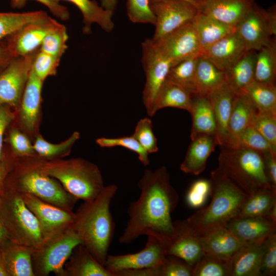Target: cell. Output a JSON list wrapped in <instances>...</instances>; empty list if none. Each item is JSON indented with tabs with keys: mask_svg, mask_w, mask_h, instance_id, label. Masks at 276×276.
I'll use <instances>...</instances> for the list:
<instances>
[{
	"mask_svg": "<svg viewBox=\"0 0 276 276\" xmlns=\"http://www.w3.org/2000/svg\"><path fill=\"white\" fill-rule=\"evenodd\" d=\"M151 39L157 50L173 65L201 54L193 20L162 37Z\"/></svg>",
	"mask_w": 276,
	"mask_h": 276,
	"instance_id": "cell-11",
	"label": "cell"
},
{
	"mask_svg": "<svg viewBox=\"0 0 276 276\" xmlns=\"http://www.w3.org/2000/svg\"><path fill=\"white\" fill-rule=\"evenodd\" d=\"M160 1V0H149L150 4L156 3V2H159ZM187 1L191 2L193 4L192 0H187Z\"/></svg>",
	"mask_w": 276,
	"mask_h": 276,
	"instance_id": "cell-63",
	"label": "cell"
},
{
	"mask_svg": "<svg viewBox=\"0 0 276 276\" xmlns=\"http://www.w3.org/2000/svg\"><path fill=\"white\" fill-rule=\"evenodd\" d=\"M43 82L31 70L21 99V122L30 132L34 130L38 121Z\"/></svg>",
	"mask_w": 276,
	"mask_h": 276,
	"instance_id": "cell-27",
	"label": "cell"
},
{
	"mask_svg": "<svg viewBox=\"0 0 276 276\" xmlns=\"http://www.w3.org/2000/svg\"><path fill=\"white\" fill-rule=\"evenodd\" d=\"M158 267L125 270L116 273V276H158Z\"/></svg>",
	"mask_w": 276,
	"mask_h": 276,
	"instance_id": "cell-57",
	"label": "cell"
},
{
	"mask_svg": "<svg viewBox=\"0 0 276 276\" xmlns=\"http://www.w3.org/2000/svg\"><path fill=\"white\" fill-rule=\"evenodd\" d=\"M132 136L148 153L158 151L157 139L153 131V125L151 119L145 117L137 123Z\"/></svg>",
	"mask_w": 276,
	"mask_h": 276,
	"instance_id": "cell-46",
	"label": "cell"
},
{
	"mask_svg": "<svg viewBox=\"0 0 276 276\" xmlns=\"http://www.w3.org/2000/svg\"><path fill=\"white\" fill-rule=\"evenodd\" d=\"M198 57L183 60L172 65L166 78L186 89L194 96L199 95L195 75Z\"/></svg>",
	"mask_w": 276,
	"mask_h": 276,
	"instance_id": "cell-38",
	"label": "cell"
},
{
	"mask_svg": "<svg viewBox=\"0 0 276 276\" xmlns=\"http://www.w3.org/2000/svg\"><path fill=\"white\" fill-rule=\"evenodd\" d=\"M197 12L236 27L255 0H192Z\"/></svg>",
	"mask_w": 276,
	"mask_h": 276,
	"instance_id": "cell-17",
	"label": "cell"
},
{
	"mask_svg": "<svg viewBox=\"0 0 276 276\" xmlns=\"http://www.w3.org/2000/svg\"><path fill=\"white\" fill-rule=\"evenodd\" d=\"M192 276H230L229 261L203 255L193 266Z\"/></svg>",
	"mask_w": 276,
	"mask_h": 276,
	"instance_id": "cell-41",
	"label": "cell"
},
{
	"mask_svg": "<svg viewBox=\"0 0 276 276\" xmlns=\"http://www.w3.org/2000/svg\"><path fill=\"white\" fill-rule=\"evenodd\" d=\"M175 228V236L167 247V255L178 257L193 267L204 255L199 238Z\"/></svg>",
	"mask_w": 276,
	"mask_h": 276,
	"instance_id": "cell-32",
	"label": "cell"
},
{
	"mask_svg": "<svg viewBox=\"0 0 276 276\" xmlns=\"http://www.w3.org/2000/svg\"><path fill=\"white\" fill-rule=\"evenodd\" d=\"M68 36L65 27L60 24L50 31L44 37L39 50L61 58L67 48Z\"/></svg>",
	"mask_w": 276,
	"mask_h": 276,
	"instance_id": "cell-42",
	"label": "cell"
},
{
	"mask_svg": "<svg viewBox=\"0 0 276 276\" xmlns=\"http://www.w3.org/2000/svg\"><path fill=\"white\" fill-rule=\"evenodd\" d=\"M241 92L247 95L258 112L276 113L275 84L261 83L254 80Z\"/></svg>",
	"mask_w": 276,
	"mask_h": 276,
	"instance_id": "cell-37",
	"label": "cell"
},
{
	"mask_svg": "<svg viewBox=\"0 0 276 276\" xmlns=\"http://www.w3.org/2000/svg\"><path fill=\"white\" fill-rule=\"evenodd\" d=\"M9 142L14 153L20 156H31L35 152L28 137L16 128L12 129L9 135Z\"/></svg>",
	"mask_w": 276,
	"mask_h": 276,
	"instance_id": "cell-52",
	"label": "cell"
},
{
	"mask_svg": "<svg viewBox=\"0 0 276 276\" xmlns=\"http://www.w3.org/2000/svg\"><path fill=\"white\" fill-rule=\"evenodd\" d=\"M252 125L267 141L276 154V113L258 112Z\"/></svg>",
	"mask_w": 276,
	"mask_h": 276,
	"instance_id": "cell-47",
	"label": "cell"
},
{
	"mask_svg": "<svg viewBox=\"0 0 276 276\" xmlns=\"http://www.w3.org/2000/svg\"><path fill=\"white\" fill-rule=\"evenodd\" d=\"M14 118L9 106L0 104V162L5 159L3 152V138L5 131Z\"/></svg>",
	"mask_w": 276,
	"mask_h": 276,
	"instance_id": "cell-54",
	"label": "cell"
},
{
	"mask_svg": "<svg viewBox=\"0 0 276 276\" xmlns=\"http://www.w3.org/2000/svg\"><path fill=\"white\" fill-rule=\"evenodd\" d=\"M80 138V133L75 131L65 141L59 144H52L38 135L33 145L34 149L40 156L49 159L67 155L75 142Z\"/></svg>",
	"mask_w": 276,
	"mask_h": 276,
	"instance_id": "cell-40",
	"label": "cell"
},
{
	"mask_svg": "<svg viewBox=\"0 0 276 276\" xmlns=\"http://www.w3.org/2000/svg\"><path fill=\"white\" fill-rule=\"evenodd\" d=\"M264 242L244 244L240 247L229 261L230 276L262 275L261 265Z\"/></svg>",
	"mask_w": 276,
	"mask_h": 276,
	"instance_id": "cell-24",
	"label": "cell"
},
{
	"mask_svg": "<svg viewBox=\"0 0 276 276\" xmlns=\"http://www.w3.org/2000/svg\"><path fill=\"white\" fill-rule=\"evenodd\" d=\"M60 24L49 16L20 29L6 40L12 57L25 56L37 52L46 35Z\"/></svg>",
	"mask_w": 276,
	"mask_h": 276,
	"instance_id": "cell-16",
	"label": "cell"
},
{
	"mask_svg": "<svg viewBox=\"0 0 276 276\" xmlns=\"http://www.w3.org/2000/svg\"><path fill=\"white\" fill-rule=\"evenodd\" d=\"M0 250L8 276H35L32 261L33 249L8 239Z\"/></svg>",
	"mask_w": 276,
	"mask_h": 276,
	"instance_id": "cell-25",
	"label": "cell"
},
{
	"mask_svg": "<svg viewBox=\"0 0 276 276\" xmlns=\"http://www.w3.org/2000/svg\"><path fill=\"white\" fill-rule=\"evenodd\" d=\"M193 267L182 259L167 255L158 267V276H192Z\"/></svg>",
	"mask_w": 276,
	"mask_h": 276,
	"instance_id": "cell-50",
	"label": "cell"
},
{
	"mask_svg": "<svg viewBox=\"0 0 276 276\" xmlns=\"http://www.w3.org/2000/svg\"><path fill=\"white\" fill-rule=\"evenodd\" d=\"M195 75L199 95L209 96L226 83L225 72L201 55L197 58Z\"/></svg>",
	"mask_w": 276,
	"mask_h": 276,
	"instance_id": "cell-35",
	"label": "cell"
},
{
	"mask_svg": "<svg viewBox=\"0 0 276 276\" xmlns=\"http://www.w3.org/2000/svg\"><path fill=\"white\" fill-rule=\"evenodd\" d=\"M167 256L166 245L157 238L148 236L142 249L132 254L108 255L104 267L116 276V273L123 270L158 267Z\"/></svg>",
	"mask_w": 276,
	"mask_h": 276,
	"instance_id": "cell-13",
	"label": "cell"
},
{
	"mask_svg": "<svg viewBox=\"0 0 276 276\" xmlns=\"http://www.w3.org/2000/svg\"><path fill=\"white\" fill-rule=\"evenodd\" d=\"M15 163L12 159L7 158L0 162V199L5 192L6 180Z\"/></svg>",
	"mask_w": 276,
	"mask_h": 276,
	"instance_id": "cell-56",
	"label": "cell"
},
{
	"mask_svg": "<svg viewBox=\"0 0 276 276\" xmlns=\"http://www.w3.org/2000/svg\"><path fill=\"white\" fill-rule=\"evenodd\" d=\"M242 146L254 150L262 155L276 156L267 141L252 126L247 127L241 134L235 146Z\"/></svg>",
	"mask_w": 276,
	"mask_h": 276,
	"instance_id": "cell-44",
	"label": "cell"
},
{
	"mask_svg": "<svg viewBox=\"0 0 276 276\" xmlns=\"http://www.w3.org/2000/svg\"><path fill=\"white\" fill-rule=\"evenodd\" d=\"M117 190L116 185L110 184L94 199L83 201L75 213L72 226L82 244L104 266L114 233L110 205Z\"/></svg>",
	"mask_w": 276,
	"mask_h": 276,
	"instance_id": "cell-3",
	"label": "cell"
},
{
	"mask_svg": "<svg viewBox=\"0 0 276 276\" xmlns=\"http://www.w3.org/2000/svg\"><path fill=\"white\" fill-rule=\"evenodd\" d=\"M59 3L61 0H52ZM74 4L81 11L83 18V31L89 33L93 24H97L104 31L110 32L114 28L113 12L104 9L94 0H63Z\"/></svg>",
	"mask_w": 276,
	"mask_h": 276,
	"instance_id": "cell-34",
	"label": "cell"
},
{
	"mask_svg": "<svg viewBox=\"0 0 276 276\" xmlns=\"http://www.w3.org/2000/svg\"><path fill=\"white\" fill-rule=\"evenodd\" d=\"M126 8L129 19L132 22L154 25L155 17L149 0H127Z\"/></svg>",
	"mask_w": 276,
	"mask_h": 276,
	"instance_id": "cell-48",
	"label": "cell"
},
{
	"mask_svg": "<svg viewBox=\"0 0 276 276\" xmlns=\"http://www.w3.org/2000/svg\"><path fill=\"white\" fill-rule=\"evenodd\" d=\"M28 0H11V5L14 8H21L23 7ZM40 3L47 7L52 13L62 20H66L69 18L70 13L67 8L52 0H33Z\"/></svg>",
	"mask_w": 276,
	"mask_h": 276,
	"instance_id": "cell-53",
	"label": "cell"
},
{
	"mask_svg": "<svg viewBox=\"0 0 276 276\" xmlns=\"http://www.w3.org/2000/svg\"><path fill=\"white\" fill-rule=\"evenodd\" d=\"M257 51L250 50L225 71L226 83L236 94L254 81Z\"/></svg>",
	"mask_w": 276,
	"mask_h": 276,
	"instance_id": "cell-33",
	"label": "cell"
},
{
	"mask_svg": "<svg viewBox=\"0 0 276 276\" xmlns=\"http://www.w3.org/2000/svg\"><path fill=\"white\" fill-rule=\"evenodd\" d=\"M211 190L210 179H200L195 181L189 188L186 201L189 206L194 209L201 208L210 195Z\"/></svg>",
	"mask_w": 276,
	"mask_h": 276,
	"instance_id": "cell-49",
	"label": "cell"
},
{
	"mask_svg": "<svg viewBox=\"0 0 276 276\" xmlns=\"http://www.w3.org/2000/svg\"><path fill=\"white\" fill-rule=\"evenodd\" d=\"M37 52L12 58L0 71V104L15 107L20 103Z\"/></svg>",
	"mask_w": 276,
	"mask_h": 276,
	"instance_id": "cell-12",
	"label": "cell"
},
{
	"mask_svg": "<svg viewBox=\"0 0 276 276\" xmlns=\"http://www.w3.org/2000/svg\"><path fill=\"white\" fill-rule=\"evenodd\" d=\"M262 275L274 276L276 274V234L264 242L261 265Z\"/></svg>",
	"mask_w": 276,
	"mask_h": 276,
	"instance_id": "cell-51",
	"label": "cell"
},
{
	"mask_svg": "<svg viewBox=\"0 0 276 276\" xmlns=\"http://www.w3.org/2000/svg\"><path fill=\"white\" fill-rule=\"evenodd\" d=\"M0 221L14 243L34 249L44 242L39 222L20 194L7 187L0 199Z\"/></svg>",
	"mask_w": 276,
	"mask_h": 276,
	"instance_id": "cell-7",
	"label": "cell"
},
{
	"mask_svg": "<svg viewBox=\"0 0 276 276\" xmlns=\"http://www.w3.org/2000/svg\"><path fill=\"white\" fill-rule=\"evenodd\" d=\"M199 238L204 255L228 261L244 245L225 226L215 229Z\"/></svg>",
	"mask_w": 276,
	"mask_h": 276,
	"instance_id": "cell-22",
	"label": "cell"
},
{
	"mask_svg": "<svg viewBox=\"0 0 276 276\" xmlns=\"http://www.w3.org/2000/svg\"><path fill=\"white\" fill-rule=\"evenodd\" d=\"M236 32L248 51H258L263 47H276L266 19L265 9L256 2L236 26Z\"/></svg>",
	"mask_w": 276,
	"mask_h": 276,
	"instance_id": "cell-15",
	"label": "cell"
},
{
	"mask_svg": "<svg viewBox=\"0 0 276 276\" xmlns=\"http://www.w3.org/2000/svg\"><path fill=\"white\" fill-rule=\"evenodd\" d=\"M8 239L6 232L0 221V246Z\"/></svg>",
	"mask_w": 276,
	"mask_h": 276,
	"instance_id": "cell-61",
	"label": "cell"
},
{
	"mask_svg": "<svg viewBox=\"0 0 276 276\" xmlns=\"http://www.w3.org/2000/svg\"><path fill=\"white\" fill-rule=\"evenodd\" d=\"M138 187L140 195L128 208L129 219L119 242L128 244L146 235L157 238L167 247L175 236L171 214L179 197L171 183L167 168L145 170Z\"/></svg>",
	"mask_w": 276,
	"mask_h": 276,
	"instance_id": "cell-1",
	"label": "cell"
},
{
	"mask_svg": "<svg viewBox=\"0 0 276 276\" xmlns=\"http://www.w3.org/2000/svg\"><path fill=\"white\" fill-rule=\"evenodd\" d=\"M258 112V109L247 95L242 92L236 94L229 121L227 136L223 145L236 146L243 131L252 125Z\"/></svg>",
	"mask_w": 276,
	"mask_h": 276,
	"instance_id": "cell-20",
	"label": "cell"
},
{
	"mask_svg": "<svg viewBox=\"0 0 276 276\" xmlns=\"http://www.w3.org/2000/svg\"><path fill=\"white\" fill-rule=\"evenodd\" d=\"M220 147L217 168L248 196L264 188L272 189L262 155L240 146Z\"/></svg>",
	"mask_w": 276,
	"mask_h": 276,
	"instance_id": "cell-6",
	"label": "cell"
},
{
	"mask_svg": "<svg viewBox=\"0 0 276 276\" xmlns=\"http://www.w3.org/2000/svg\"><path fill=\"white\" fill-rule=\"evenodd\" d=\"M0 276H8L0 250Z\"/></svg>",
	"mask_w": 276,
	"mask_h": 276,
	"instance_id": "cell-62",
	"label": "cell"
},
{
	"mask_svg": "<svg viewBox=\"0 0 276 276\" xmlns=\"http://www.w3.org/2000/svg\"><path fill=\"white\" fill-rule=\"evenodd\" d=\"M194 96L186 89L166 79L158 90L152 109V116L159 109L173 107L186 110L191 112Z\"/></svg>",
	"mask_w": 276,
	"mask_h": 276,
	"instance_id": "cell-29",
	"label": "cell"
},
{
	"mask_svg": "<svg viewBox=\"0 0 276 276\" xmlns=\"http://www.w3.org/2000/svg\"><path fill=\"white\" fill-rule=\"evenodd\" d=\"M265 216L276 220V191L271 188H264L248 196L236 217Z\"/></svg>",
	"mask_w": 276,
	"mask_h": 276,
	"instance_id": "cell-28",
	"label": "cell"
},
{
	"mask_svg": "<svg viewBox=\"0 0 276 276\" xmlns=\"http://www.w3.org/2000/svg\"><path fill=\"white\" fill-rule=\"evenodd\" d=\"M60 59L39 50L34 58L31 70L43 82L48 77L56 75Z\"/></svg>",
	"mask_w": 276,
	"mask_h": 276,
	"instance_id": "cell-45",
	"label": "cell"
},
{
	"mask_svg": "<svg viewBox=\"0 0 276 276\" xmlns=\"http://www.w3.org/2000/svg\"><path fill=\"white\" fill-rule=\"evenodd\" d=\"M40 168L78 200H92L105 187L99 167L81 158L41 162Z\"/></svg>",
	"mask_w": 276,
	"mask_h": 276,
	"instance_id": "cell-4",
	"label": "cell"
},
{
	"mask_svg": "<svg viewBox=\"0 0 276 276\" xmlns=\"http://www.w3.org/2000/svg\"><path fill=\"white\" fill-rule=\"evenodd\" d=\"M247 51L235 31L211 45L202 53L201 56L225 72Z\"/></svg>",
	"mask_w": 276,
	"mask_h": 276,
	"instance_id": "cell-19",
	"label": "cell"
},
{
	"mask_svg": "<svg viewBox=\"0 0 276 276\" xmlns=\"http://www.w3.org/2000/svg\"><path fill=\"white\" fill-rule=\"evenodd\" d=\"M235 95L234 91L225 83L208 96L216 121L215 137L218 145L220 146L223 145L226 140Z\"/></svg>",
	"mask_w": 276,
	"mask_h": 276,
	"instance_id": "cell-21",
	"label": "cell"
},
{
	"mask_svg": "<svg viewBox=\"0 0 276 276\" xmlns=\"http://www.w3.org/2000/svg\"><path fill=\"white\" fill-rule=\"evenodd\" d=\"M155 17V40L192 21L197 13L194 5L187 0H160L150 4Z\"/></svg>",
	"mask_w": 276,
	"mask_h": 276,
	"instance_id": "cell-14",
	"label": "cell"
},
{
	"mask_svg": "<svg viewBox=\"0 0 276 276\" xmlns=\"http://www.w3.org/2000/svg\"><path fill=\"white\" fill-rule=\"evenodd\" d=\"M218 145L214 135H200L192 140L180 169L184 173L198 175L205 169L207 160Z\"/></svg>",
	"mask_w": 276,
	"mask_h": 276,
	"instance_id": "cell-23",
	"label": "cell"
},
{
	"mask_svg": "<svg viewBox=\"0 0 276 276\" xmlns=\"http://www.w3.org/2000/svg\"><path fill=\"white\" fill-rule=\"evenodd\" d=\"M63 276H115L100 264L83 245L73 250L64 266Z\"/></svg>",
	"mask_w": 276,
	"mask_h": 276,
	"instance_id": "cell-26",
	"label": "cell"
},
{
	"mask_svg": "<svg viewBox=\"0 0 276 276\" xmlns=\"http://www.w3.org/2000/svg\"><path fill=\"white\" fill-rule=\"evenodd\" d=\"M49 16L43 11L0 12V43L25 26L45 19Z\"/></svg>",
	"mask_w": 276,
	"mask_h": 276,
	"instance_id": "cell-36",
	"label": "cell"
},
{
	"mask_svg": "<svg viewBox=\"0 0 276 276\" xmlns=\"http://www.w3.org/2000/svg\"><path fill=\"white\" fill-rule=\"evenodd\" d=\"M191 140L202 135H214L216 131V121L208 96H194L192 110Z\"/></svg>",
	"mask_w": 276,
	"mask_h": 276,
	"instance_id": "cell-31",
	"label": "cell"
},
{
	"mask_svg": "<svg viewBox=\"0 0 276 276\" xmlns=\"http://www.w3.org/2000/svg\"><path fill=\"white\" fill-rule=\"evenodd\" d=\"M193 21L201 54L211 45L236 31V27L198 12L195 16Z\"/></svg>",
	"mask_w": 276,
	"mask_h": 276,
	"instance_id": "cell-30",
	"label": "cell"
},
{
	"mask_svg": "<svg viewBox=\"0 0 276 276\" xmlns=\"http://www.w3.org/2000/svg\"><path fill=\"white\" fill-rule=\"evenodd\" d=\"M118 1V0H100L102 7L113 12L116 9Z\"/></svg>",
	"mask_w": 276,
	"mask_h": 276,
	"instance_id": "cell-60",
	"label": "cell"
},
{
	"mask_svg": "<svg viewBox=\"0 0 276 276\" xmlns=\"http://www.w3.org/2000/svg\"><path fill=\"white\" fill-rule=\"evenodd\" d=\"M20 194L39 222L44 241L72 227L75 218L73 210L52 204L29 193Z\"/></svg>",
	"mask_w": 276,
	"mask_h": 276,
	"instance_id": "cell-10",
	"label": "cell"
},
{
	"mask_svg": "<svg viewBox=\"0 0 276 276\" xmlns=\"http://www.w3.org/2000/svg\"><path fill=\"white\" fill-rule=\"evenodd\" d=\"M142 65L146 76L142 93L143 103L148 115L152 117L156 96L166 79L173 63L157 50L151 38L146 39L142 42Z\"/></svg>",
	"mask_w": 276,
	"mask_h": 276,
	"instance_id": "cell-9",
	"label": "cell"
},
{
	"mask_svg": "<svg viewBox=\"0 0 276 276\" xmlns=\"http://www.w3.org/2000/svg\"><path fill=\"white\" fill-rule=\"evenodd\" d=\"M269 182L276 190V156L272 154L262 155Z\"/></svg>",
	"mask_w": 276,
	"mask_h": 276,
	"instance_id": "cell-55",
	"label": "cell"
},
{
	"mask_svg": "<svg viewBox=\"0 0 276 276\" xmlns=\"http://www.w3.org/2000/svg\"><path fill=\"white\" fill-rule=\"evenodd\" d=\"M211 201L189 217L173 221L174 228L197 237L225 226L236 217L248 195L218 168L211 172Z\"/></svg>",
	"mask_w": 276,
	"mask_h": 276,
	"instance_id": "cell-2",
	"label": "cell"
},
{
	"mask_svg": "<svg viewBox=\"0 0 276 276\" xmlns=\"http://www.w3.org/2000/svg\"><path fill=\"white\" fill-rule=\"evenodd\" d=\"M266 19L272 36L276 35V6L273 4L265 9Z\"/></svg>",
	"mask_w": 276,
	"mask_h": 276,
	"instance_id": "cell-58",
	"label": "cell"
},
{
	"mask_svg": "<svg viewBox=\"0 0 276 276\" xmlns=\"http://www.w3.org/2000/svg\"><path fill=\"white\" fill-rule=\"evenodd\" d=\"M276 77V47H263L257 51L254 80L275 84Z\"/></svg>",
	"mask_w": 276,
	"mask_h": 276,
	"instance_id": "cell-39",
	"label": "cell"
},
{
	"mask_svg": "<svg viewBox=\"0 0 276 276\" xmlns=\"http://www.w3.org/2000/svg\"><path fill=\"white\" fill-rule=\"evenodd\" d=\"M96 142L101 147H124L136 153L139 159L144 166L150 163L149 153L132 135L114 138L100 137L97 139Z\"/></svg>",
	"mask_w": 276,
	"mask_h": 276,
	"instance_id": "cell-43",
	"label": "cell"
},
{
	"mask_svg": "<svg viewBox=\"0 0 276 276\" xmlns=\"http://www.w3.org/2000/svg\"><path fill=\"white\" fill-rule=\"evenodd\" d=\"M82 241L73 227L46 241L32 254L35 276H48L53 272L63 276L64 266L74 248Z\"/></svg>",
	"mask_w": 276,
	"mask_h": 276,
	"instance_id": "cell-8",
	"label": "cell"
},
{
	"mask_svg": "<svg viewBox=\"0 0 276 276\" xmlns=\"http://www.w3.org/2000/svg\"><path fill=\"white\" fill-rule=\"evenodd\" d=\"M40 164L41 162H15L7 177L6 187L73 210L78 200L66 191L57 180L43 172Z\"/></svg>",
	"mask_w": 276,
	"mask_h": 276,
	"instance_id": "cell-5",
	"label": "cell"
},
{
	"mask_svg": "<svg viewBox=\"0 0 276 276\" xmlns=\"http://www.w3.org/2000/svg\"><path fill=\"white\" fill-rule=\"evenodd\" d=\"M6 40L0 43V71L2 70L12 58Z\"/></svg>",
	"mask_w": 276,
	"mask_h": 276,
	"instance_id": "cell-59",
	"label": "cell"
},
{
	"mask_svg": "<svg viewBox=\"0 0 276 276\" xmlns=\"http://www.w3.org/2000/svg\"><path fill=\"white\" fill-rule=\"evenodd\" d=\"M225 227L244 244L261 243L275 234L276 220L267 216L235 217Z\"/></svg>",
	"mask_w": 276,
	"mask_h": 276,
	"instance_id": "cell-18",
	"label": "cell"
}]
</instances>
